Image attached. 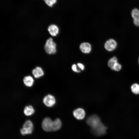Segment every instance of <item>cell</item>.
Listing matches in <instances>:
<instances>
[{
    "label": "cell",
    "mask_w": 139,
    "mask_h": 139,
    "mask_svg": "<svg viewBox=\"0 0 139 139\" xmlns=\"http://www.w3.org/2000/svg\"><path fill=\"white\" fill-rule=\"evenodd\" d=\"M62 125L61 121L58 118H57L53 121L48 117L44 118L41 124L42 129L47 132L57 131L60 128Z\"/></svg>",
    "instance_id": "cell-1"
},
{
    "label": "cell",
    "mask_w": 139,
    "mask_h": 139,
    "mask_svg": "<svg viewBox=\"0 0 139 139\" xmlns=\"http://www.w3.org/2000/svg\"><path fill=\"white\" fill-rule=\"evenodd\" d=\"M56 43L51 38H49L46 40L44 46V49L48 54H54L56 52Z\"/></svg>",
    "instance_id": "cell-2"
},
{
    "label": "cell",
    "mask_w": 139,
    "mask_h": 139,
    "mask_svg": "<svg viewBox=\"0 0 139 139\" xmlns=\"http://www.w3.org/2000/svg\"><path fill=\"white\" fill-rule=\"evenodd\" d=\"M102 123L100 118L96 115L91 116L86 120L87 124L91 127V129L97 127Z\"/></svg>",
    "instance_id": "cell-3"
},
{
    "label": "cell",
    "mask_w": 139,
    "mask_h": 139,
    "mask_svg": "<svg viewBox=\"0 0 139 139\" xmlns=\"http://www.w3.org/2000/svg\"><path fill=\"white\" fill-rule=\"evenodd\" d=\"M33 129V125L29 120L26 121L23 125V127L20 130L21 134L23 135L31 133Z\"/></svg>",
    "instance_id": "cell-4"
},
{
    "label": "cell",
    "mask_w": 139,
    "mask_h": 139,
    "mask_svg": "<svg viewBox=\"0 0 139 139\" xmlns=\"http://www.w3.org/2000/svg\"><path fill=\"white\" fill-rule=\"evenodd\" d=\"M43 101L44 104L48 107L53 106L56 103L55 97L50 94H48L45 96L44 97Z\"/></svg>",
    "instance_id": "cell-5"
},
{
    "label": "cell",
    "mask_w": 139,
    "mask_h": 139,
    "mask_svg": "<svg viewBox=\"0 0 139 139\" xmlns=\"http://www.w3.org/2000/svg\"><path fill=\"white\" fill-rule=\"evenodd\" d=\"M117 45L116 42L113 39H110L107 40L105 43L104 47L105 49L109 51L114 50L116 48Z\"/></svg>",
    "instance_id": "cell-6"
},
{
    "label": "cell",
    "mask_w": 139,
    "mask_h": 139,
    "mask_svg": "<svg viewBox=\"0 0 139 139\" xmlns=\"http://www.w3.org/2000/svg\"><path fill=\"white\" fill-rule=\"evenodd\" d=\"M107 128V127L102 123L97 127L91 130L95 135L101 136L105 134Z\"/></svg>",
    "instance_id": "cell-7"
},
{
    "label": "cell",
    "mask_w": 139,
    "mask_h": 139,
    "mask_svg": "<svg viewBox=\"0 0 139 139\" xmlns=\"http://www.w3.org/2000/svg\"><path fill=\"white\" fill-rule=\"evenodd\" d=\"M74 117L78 120H82L84 118L85 112L83 109L78 108L75 110L73 112Z\"/></svg>",
    "instance_id": "cell-8"
},
{
    "label": "cell",
    "mask_w": 139,
    "mask_h": 139,
    "mask_svg": "<svg viewBox=\"0 0 139 139\" xmlns=\"http://www.w3.org/2000/svg\"><path fill=\"white\" fill-rule=\"evenodd\" d=\"M131 14L134 24L139 27V10L137 8L133 9L131 12Z\"/></svg>",
    "instance_id": "cell-9"
},
{
    "label": "cell",
    "mask_w": 139,
    "mask_h": 139,
    "mask_svg": "<svg viewBox=\"0 0 139 139\" xmlns=\"http://www.w3.org/2000/svg\"><path fill=\"white\" fill-rule=\"evenodd\" d=\"M80 48L82 53L85 54H88L90 52L91 49V47L89 43L85 42H83L80 45Z\"/></svg>",
    "instance_id": "cell-10"
},
{
    "label": "cell",
    "mask_w": 139,
    "mask_h": 139,
    "mask_svg": "<svg viewBox=\"0 0 139 139\" xmlns=\"http://www.w3.org/2000/svg\"><path fill=\"white\" fill-rule=\"evenodd\" d=\"M48 30L50 34L53 36H56L59 32L58 28L54 24L50 25L48 28Z\"/></svg>",
    "instance_id": "cell-11"
},
{
    "label": "cell",
    "mask_w": 139,
    "mask_h": 139,
    "mask_svg": "<svg viewBox=\"0 0 139 139\" xmlns=\"http://www.w3.org/2000/svg\"><path fill=\"white\" fill-rule=\"evenodd\" d=\"M32 73L36 78H39L42 76L44 74L42 69L40 67H37L33 69L32 71Z\"/></svg>",
    "instance_id": "cell-12"
},
{
    "label": "cell",
    "mask_w": 139,
    "mask_h": 139,
    "mask_svg": "<svg viewBox=\"0 0 139 139\" xmlns=\"http://www.w3.org/2000/svg\"><path fill=\"white\" fill-rule=\"evenodd\" d=\"M23 81L25 85L29 87L32 86L34 82L33 79L30 76H25L23 79Z\"/></svg>",
    "instance_id": "cell-13"
},
{
    "label": "cell",
    "mask_w": 139,
    "mask_h": 139,
    "mask_svg": "<svg viewBox=\"0 0 139 139\" xmlns=\"http://www.w3.org/2000/svg\"><path fill=\"white\" fill-rule=\"evenodd\" d=\"M34 112V110L31 105L25 106L24 110V113L26 116H30Z\"/></svg>",
    "instance_id": "cell-14"
},
{
    "label": "cell",
    "mask_w": 139,
    "mask_h": 139,
    "mask_svg": "<svg viewBox=\"0 0 139 139\" xmlns=\"http://www.w3.org/2000/svg\"><path fill=\"white\" fill-rule=\"evenodd\" d=\"M118 62V59L115 56L110 58L108 62V66L112 70L114 65Z\"/></svg>",
    "instance_id": "cell-15"
},
{
    "label": "cell",
    "mask_w": 139,
    "mask_h": 139,
    "mask_svg": "<svg viewBox=\"0 0 139 139\" xmlns=\"http://www.w3.org/2000/svg\"><path fill=\"white\" fill-rule=\"evenodd\" d=\"M131 89L133 93L135 94H139V84L137 83L133 84L131 87Z\"/></svg>",
    "instance_id": "cell-16"
},
{
    "label": "cell",
    "mask_w": 139,
    "mask_h": 139,
    "mask_svg": "<svg viewBox=\"0 0 139 139\" xmlns=\"http://www.w3.org/2000/svg\"><path fill=\"white\" fill-rule=\"evenodd\" d=\"M44 1L48 6L50 7H52L57 2V0H44Z\"/></svg>",
    "instance_id": "cell-17"
},
{
    "label": "cell",
    "mask_w": 139,
    "mask_h": 139,
    "mask_svg": "<svg viewBox=\"0 0 139 139\" xmlns=\"http://www.w3.org/2000/svg\"><path fill=\"white\" fill-rule=\"evenodd\" d=\"M122 68L121 65L118 62L114 66L112 70L115 71H119Z\"/></svg>",
    "instance_id": "cell-18"
},
{
    "label": "cell",
    "mask_w": 139,
    "mask_h": 139,
    "mask_svg": "<svg viewBox=\"0 0 139 139\" xmlns=\"http://www.w3.org/2000/svg\"><path fill=\"white\" fill-rule=\"evenodd\" d=\"M72 68L73 71L74 72H80V71L78 69L76 65L75 64L72 65Z\"/></svg>",
    "instance_id": "cell-19"
},
{
    "label": "cell",
    "mask_w": 139,
    "mask_h": 139,
    "mask_svg": "<svg viewBox=\"0 0 139 139\" xmlns=\"http://www.w3.org/2000/svg\"><path fill=\"white\" fill-rule=\"evenodd\" d=\"M77 65L78 67L82 70H83L84 69V66L82 64L78 63L77 64Z\"/></svg>",
    "instance_id": "cell-20"
},
{
    "label": "cell",
    "mask_w": 139,
    "mask_h": 139,
    "mask_svg": "<svg viewBox=\"0 0 139 139\" xmlns=\"http://www.w3.org/2000/svg\"><path fill=\"white\" fill-rule=\"evenodd\" d=\"M138 63L139 64V58H138Z\"/></svg>",
    "instance_id": "cell-21"
}]
</instances>
